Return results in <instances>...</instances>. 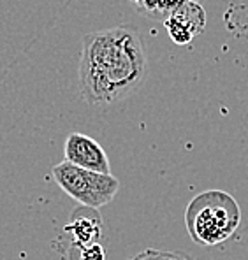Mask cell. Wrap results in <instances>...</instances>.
I'll return each mask as SVG.
<instances>
[{
	"instance_id": "obj_1",
	"label": "cell",
	"mask_w": 248,
	"mask_h": 260,
	"mask_svg": "<svg viewBox=\"0 0 248 260\" xmlns=\"http://www.w3.org/2000/svg\"><path fill=\"white\" fill-rule=\"evenodd\" d=\"M78 72L79 90L86 104L106 106L131 97L148 74L141 34L131 25L86 34Z\"/></svg>"
},
{
	"instance_id": "obj_2",
	"label": "cell",
	"mask_w": 248,
	"mask_h": 260,
	"mask_svg": "<svg viewBox=\"0 0 248 260\" xmlns=\"http://www.w3.org/2000/svg\"><path fill=\"white\" fill-rule=\"evenodd\" d=\"M241 208L224 190L197 193L185 209V227L199 246H216L234 236L241 223Z\"/></svg>"
},
{
	"instance_id": "obj_3",
	"label": "cell",
	"mask_w": 248,
	"mask_h": 260,
	"mask_svg": "<svg viewBox=\"0 0 248 260\" xmlns=\"http://www.w3.org/2000/svg\"><path fill=\"white\" fill-rule=\"evenodd\" d=\"M51 173L56 185L69 197L78 201L81 206L95 209L109 204L120 188V181L113 174L83 169L71 162L56 164Z\"/></svg>"
},
{
	"instance_id": "obj_4",
	"label": "cell",
	"mask_w": 248,
	"mask_h": 260,
	"mask_svg": "<svg viewBox=\"0 0 248 260\" xmlns=\"http://www.w3.org/2000/svg\"><path fill=\"white\" fill-rule=\"evenodd\" d=\"M64 155H66V162H71L78 167L111 174V164H109L104 148L86 134H69L64 144Z\"/></svg>"
},
{
	"instance_id": "obj_5",
	"label": "cell",
	"mask_w": 248,
	"mask_h": 260,
	"mask_svg": "<svg viewBox=\"0 0 248 260\" xmlns=\"http://www.w3.org/2000/svg\"><path fill=\"white\" fill-rule=\"evenodd\" d=\"M164 26L174 44L187 46L192 43L194 37L204 32L206 11L201 2H187L164 20Z\"/></svg>"
},
{
	"instance_id": "obj_6",
	"label": "cell",
	"mask_w": 248,
	"mask_h": 260,
	"mask_svg": "<svg viewBox=\"0 0 248 260\" xmlns=\"http://www.w3.org/2000/svg\"><path fill=\"white\" fill-rule=\"evenodd\" d=\"M102 229H104V223H102L99 209L88 208V206L76 208L69 223L66 225V231L71 234V243L81 244V246L101 243Z\"/></svg>"
},
{
	"instance_id": "obj_7",
	"label": "cell",
	"mask_w": 248,
	"mask_h": 260,
	"mask_svg": "<svg viewBox=\"0 0 248 260\" xmlns=\"http://www.w3.org/2000/svg\"><path fill=\"white\" fill-rule=\"evenodd\" d=\"M187 2H203V0H131L137 13L151 20H166L176 7Z\"/></svg>"
},
{
	"instance_id": "obj_8",
	"label": "cell",
	"mask_w": 248,
	"mask_h": 260,
	"mask_svg": "<svg viewBox=\"0 0 248 260\" xmlns=\"http://www.w3.org/2000/svg\"><path fill=\"white\" fill-rule=\"evenodd\" d=\"M67 258L69 260H106L108 255H106V250L101 243L86 244V246L71 243L67 250Z\"/></svg>"
},
{
	"instance_id": "obj_9",
	"label": "cell",
	"mask_w": 248,
	"mask_h": 260,
	"mask_svg": "<svg viewBox=\"0 0 248 260\" xmlns=\"http://www.w3.org/2000/svg\"><path fill=\"white\" fill-rule=\"evenodd\" d=\"M129 260H194L190 258L189 255L185 253H180V251H166V250H144L141 253L134 255Z\"/></svg>"
}]
</instances>
